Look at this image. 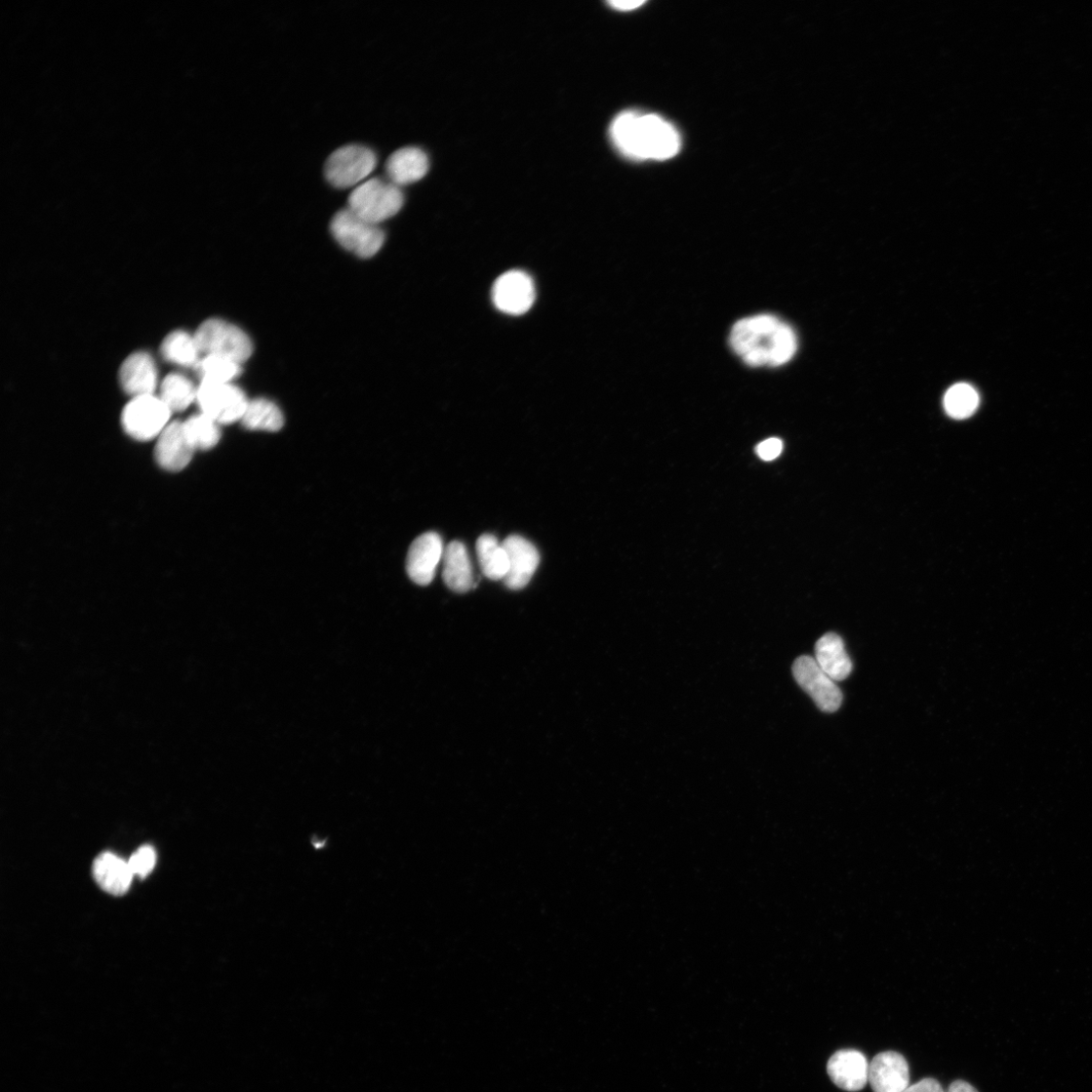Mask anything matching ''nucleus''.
I'll return each instance as SVG.
<instances>
[{
  "mask_svg": "<svg viewBox=\"0 0 1092 1092\" xmlns=\"http://www.w3.org/2000/svg\"><path fill=\"white\" fill-rule=\"evenodd\" d=\"M161 354L169 362L184 368H195L201 355L194 335L181 330L166 337L161 344Z\"/></svg>",
  "mask_w": 1092,
  "mask_h": 1092,
  "instance_id": "4be33fe9",
  "label": "nucleus"
},
{
  "mask_svg": "<svg viewBox=\"0 0 1092 1092\" xmlns=\"http://www.w3.org/2000/svg\"><path fill=\"white\" fill-rule=\"evenodd\" d=\"M443 581L454 592L467 593L475 587L473 565L466 546L453 542L443 553Z\"/></svg>",
  "mask_w": 1092,
  "mask_h": 1092,
  "instance_id": "a211bd4d",
  "label": "nucleus"
},
{
  "mask_svg": "<svg viewBox=\"0 0 1092 1092\" xmlns=\"http://www.w3.org/2000/svg\"><path fill=\"white\" fill-rule=\"evenodd\" d=\"M156 859L154 847L146 844L137 849L128 863L134 876L144 879L153 871Z\"/></svg>",
  "mask_w": 1092,
  "mask_h": 1092,
  "instance_id": "cd10ccee",
  "label": "nucleus"
},
{
  "mask_svg": "<svg viewBox=\"0 0 1092 1092\" xmlns=\"http://www.w3.org/2000/svg\"><path fill=\"white\" fill-rule=\"evenodd\" d=\"M904 1092H945V1090L936 1079L925 1078L910 1085Z\"/></svg>",
  "mask_w": 1092,
  "mask_h": 1092,
  "instance_id": "c756f323",
  "label": "nucleus"
},
{
  "mask_svg": "<svg viewBox=\"0 0 1092 1092\" xmlns=\"http://www.w3.org/2000/svg\"><path fill=\"white\" fill-rule=\"evenodd\" d=\"M815 659L834 681H842L853 671L844 643L836 633H827L819 639Z\"/></svg>",
  "mask_w": 1092,
  "mask_h": 1092,
  "instance_id": "aec40b11",
  "label": "nucleus"
},
{
  "mask_svg": "<svg viewBox=\"0 0 1092 1092\" xmlns=\"http://www.w3.org/2000/svg\"><path fill=\"white\" fill-rule=\"evenodd\" d=\"M172 411L159 397L147 395L132 398L127 403L121 424L127 434L139 441L159 437L170 424Z\"/></svg>",
  "mask_w": 1092,
  "mask_h": 1092,
  "instance_id": "6e6552de",
  "label": "nucleus"
},
{
  "mask_svg": "<svg viewBox=\"0 0 1092 1092\" xmlns=\"http://www.w3.org/2000/svg\"><path fill=\"white\" fill-rule=\"evenodd\" d=\"M194 338L202 355L223 356L241 364L253 355L254 345L250 336L221 319H210L202 323L194 333Z\"/></svg>",
  "mask_w": 1092,
  "mask_h": 1092,
  "instance_id": "20e7f679",
  "label": "nucleus"
},
{
  "mask_svg": "<svg viewBox=\"0 0 1092 1092\" xmlns=\"http://www.w3.org/2000/svg\"><path fill=\"white\" fill-rule=\"evenodd\" d=\"M377 154L369 147L352 144L334 151L327 161L326 177L336 188L358 186L373 174Z\"/></svg>",
  "mask_w": 1092,
  "mask_h": 1092,
  "instance_id": "39448f33",
  "label": "nucleus"
},
{
  "mask_svg": "<svg viewBox=\"0 0 1092 1092\" xmlns=\"http://www.w3.org/2000/svg\"><path fill=\"white\" fill-rule=\"evenodd\" d=\"M828 1073L832 1081L845 1091L862 1090L869 1082V1064L861 1052L840 1050L828 1063Z\"/></svg>",
  "mask_w": 1092,
  "mask_h": 1092,
  "instance_id": "2eb2a0df",
  "label": "nucleus"
},
{
  "mask_svg": "<svg viewBox=\"0 0 1092 1092\" xmlns=\"http://www.w3.org/2000/svg\"><path fill=\"white\" fill-rule=\"evenodd\" d=\"M194 450L186 436L183 423L175 421L159 435L155 459L157 464L170 472H180L190 463Z\"/></svg>",
  "mask_w": 1092,
  "mask_h": 1092,
  "instance_id": "4468645a",
  "label": "nucleus"
},
{
  "mask_svg": "<svg viewBox=\"0 0 1092 1092\" xmlns=\"http://www.w3.org/2000/svg\"><path fill=\"white\" fill-rule=\"evenodd\" d=\"M93 873L106 893L120 897L128 893L134 874L129 863L112 853L101 854L94 862Z\"/></svg>",
  "mask_w": 1092,
  "mask_h": 1092,
  "instance_id": "6ab92c4d",
  "label": "nucleus"
},
{
  "mask_svg": "<svg viewBox=\"0 0 1092 1092\" xmlns=\"http://www.w3.org/2000/svg\"><path fill=\"white\" fill-rule=\"evenodd\" d=\"M118 381L121 389L132 398L153 395L158 372L152 356L144 351L131 354L121 364Z\"/></svg>",
  "mask_w": 1092,
  "mask_h": 1092,
  "instance_id": "dca6fc26",
  "label": "nucleus"
},
{
  "mask_svg": "<svg viewBox=\"0 0 1092 1092\" xmlns=\"http://www.w3.org/2000/svg\"><path fill=\"white\" fill-rule=\"evenodd\" d=\"M183 427L194 451H210L221 439L219 424L202 413L188 418Z\"/></svg>",
  "mask_w": 1092,
  "mask_h": 1092,
  "instance_id": "bb28decb",
  "label": "nucleus"
},
{
  "mask_svg": "<svg viewBox=\"0 0 1092 1092\" xmlns=\"http://www.w3.org/2000/svg\"><path fill=\"white\" fill-rule=\"evenodd\" d=\"M241 422L249 430L276 432L285 424V418L274 402L256 399L250 400Z\"/></svg>",
  "mask_w": 1092,
  "mask_h": 1092,
  "instance_id": "5701e85b",
  "label": "nucleus"
},
{
  "mask_svg": "<svg viewBox=\"0 0 1092 1092\" xmlns=\"http://www.w3.org/2000/svg\"><path fill=\"white\" fill-rule=\"evenodd\" d=\"M403 200L398 185L374 178L354 188L349 195L347 209L362 220L380 226L400 211Z\"/></svg>",
  "mask_w": 1092,
  "mask_h": 1092,
  "instance_id": "7ed1b4c3",
  "label": "nucleus"
},
{
  "mask_svg": "<svg viewBox=\"0 0 1092 1092\" xmlns=\"http://www.w3.org/2000/svg\"><path fill=\"white\" fill-rule=\"evenodd\" d=\"M428 171V156L417 147L397 150L389 157L386 164L389 181L399 187L421 181Z\"/></svg>",
  "mask_w": 1092,
  "mask_h": 1092,
  "instance_id": "f3484780",
  "label": "nucleus"
},
{
  "mask_svg": "<svg viewBox=\"0 0 1092 1092\" xmlns=\"http://www.w3.org/2000/svg\"><path fill=\"white\" fill-rule=\"evenodd\" d=\"M783 442L778 438H768L757 447V455L765 462L776 460L782 453Z\"/></svg>",
  "mask_w": 1092,
  "mask_h": 1092,
  "instance_id": "c85d7f7f",
  "label": "nucleus"
},
{
  "mask_svg": "<svg viewBox=\"0 0 1092 1092\" xmlns=\"http://www.w3.org/2000/svg\"><path fill=\"white\" fill-rule=\"evenodd\" d=\"M443 553V543L438 534L427 533L420 536L412 544L407 556L406 568L410 579L420 586L429 585L435 577Z\"/></svg>",
  "mask_w": 1092,
  "mask_h": 1092,
  "instance_id": "f8f14e48",
  "label": "nucleus"
},
{
  "mask_svg": "<svg viewBox=\"0 0 1092 1092\" xmlns=\"http://www.w3.org/2000/svg\"><path fill=\"white\" fill-rule=\"evenodd\" d=\"M330 229L344 250L361 258L375 256L382 250L386 239L380 226L362 220L348 209L334 216Z\"/></svg>",
  "mask_w": 1092,
  "mask_h": 1092,
  "instance_id": "423d86ee",
  "label": "nucleus"
},
{
  "mask_svg": "<svg viewBox=\"0 0 1092 1092\" xmlns=\"http://www.w3.org/2000/svg\"><path fill=\"white\" fill-rule=\"evenodd\" d=\"M731 345L754 368L779 367L792 359L797 350L793 329L772 315H759L735 324Z\"/></svg>",
  "mask_w": 1092,
  "mask_h": 1092,
  "instance_id": "f257e3e1",
  "label": "nucleus"
},
{
  "mask_svg": "<svg viewBox=\"0 0 1092 1092\" xmlns=\"http://www.w3.org/2000/svg\"><path fill=\"white\" fill-rule=\"evenodd\" d=\"M194 370L200 382L226 384L241 374V363L223 356L204 355Z\"/></svg>",
  "mask_w": 1092,
  "mask_h": 1092,
  "instance_id": "a878e982",
  "label": "nucleus"
},
{
  "mask_svg": "<svg viewBox=\"0 0 1092 1092\" xmlns=\"http://www.w3.org/2000/svg\"><path fill=\"white\" fill-rule=\"evenodd\" d=\"M196 402L200 413L219 425H229L242 420L250 400L245 392L232 383L200 382Z\"/></svg>",
  "mask_w": 1092,
  "mask_h": 1092,
  "instance_id": "0eeeda50",
  "label": "nucleus"
},
{
  "mask_svg": "<svg viewBox=\"0 0 1092 1092\" xmlns=\"http://www.w3.org/2000/svg\"><path fill=\"white\" fill-rule=\"evenodd\" d=\"M869 1083L874 1092H904L910 1086L908 1061L898 1052H883L869 1064Z\"/></svg>",
  "mask_w": 1092,
  "mask_h": 1092,
  "instance_id": "ddd939ff",
  "label": "nucleus"
},
{
  "mask_svg": "<svg viewBox=\"0 0 1092 1092\" xmlns=\"http://www.w3.org/2000/svg\"><path fill=\"white\" fill-rule=\"evenodd\" d=\"M793 675L802 690L824 712H835L841 704L839 688L815 658L802 656L793 665Z\"/></svg>",
  "mask_w": 1092,
  "mask_h": 1092,
  "instance_id": "1a4fd4ad",
  "label": "nucleus"
},
{
  "mask_svg": "<svg viewBox=\"0 0 1092 1092\" xmlns=\"http://www.w3.org/2000/svg\"><path fill=\"white\" fill-rule=\"evenodd\" d=\"M197 388L182 374H171L161 384L160 399L173 412L187 409L196 400Z\"/></svg>",
  "mask_w": 1092,
  "mask_h": 1092,
  "instance_id": "b1692460",
  "label": "nucleus"
},
{
  "mask_svg": "<svg viewBox=\"0 0 1092 1092\" xmlns=\"http://www.w3.org/2000/svg\"><path fill=\"white\" fill-rule=\"evenodd\" d=\"M611 137L617 149L636 160H666L680 150L677 130L663 117L652 113L624 111L613 121Z\"/></svg>",
  "mask_w": 1092,
  "mask_h": 1092,
  "instance_id": "f03ea898",
  "label": "nucleus"
},
{
  "mask_svg": "<svg viewBox=\"0 0 1092 1092\" xmlns=\"http://www.w3.org/2000/svg\"><path fill=\"white\" fill-rule=\"evenodd\" d=\"M476 554L482 574L490 580H504L509 559L502 544L492 535H482L476 542Z\"/></svg>",
  "mask_w": 1092,
  "mask_h": 1092,
  "instance_id": "412c9836",
  "label": "nucleus"
},
{
  "mask_svg": "<svg viewBox=\"0 0 1092 1092\" xmlns=\"http://www.w3.org/2000/svg\"><path fill=\"white\" fill-rule=\"evenodd\" d=\"M644 4H645L644 2H621V0H620V2H619V0H618V2H611L610 6H612L616 10L625 12V11L635 10V9L641 7Z\"/></svg>",
  "mask_w": 1092,
  "mask_h": 1092,
  "instance_id": "2f4dec72",
  "label": "nucleus"
},
{
  "mask_svg": "<svg viewBox=\"0 0 1092 1092\" xmlns=\"http://www.w3.org/2000/svg\"><path fill=\"white\" fill-rule=\"evenodd\" d=\"M945 1092H979L973 1085L963 1080L953 1082Z\"/></svg>",
  "mask_w": 1092,
  "mask_h": 1092,
  "instance_id": "7c9ffc66",
  "label": "nucleus"
},
{
  "mask_svg": "<svg viewBox=\"0 0 1092 1092\" xmlns=\"http://www.w3.org/2000/svg\"><path fill=\"white\" fill-rule=\"evenodd\" d=\"M502 546L509 559V570L503 581L510 590H522L530 584L539 568L540 552L530 541L519 536L507 538Z\"/></svg>",
  "mask_w": 1092,
  "mask_h": 1092,
  "instance_id": "9b49d317",
  "label": "nucleus"
},
{
  "mask_svg": "<svg viewBox=\"0 0 1092 1092\" xmlns=\"http://www.w3.org/2000/svg\"><path fill=\"white\" fill-rule=\"evenodd\" d=\"M493 302L504 314L520 316L528 313L536 302V286L532 276L521 270L502 274L493 288Z\"/></svg>",
  "mask_w": 1092,
  "mask_h": 1092,
  "instance_id": "9d476101",
  "label": "nucleus"
},
{
  "mask_svg": "<svg viewBox=\"0 0 1092 1092\" xmlns=\"http://www.w3.org/2000/svg\"><path fill=\"white\" fill-rule=\"evenodd\" d=\"M980 406V395L968 384H956L944 397V408L953 419L962 420L973 416Z\"/></svg>",
  "mask_w": 1092,
  "mask_h": 1092,
  "instance_id": "393cba45",
  "label": "nucleus"
}]
</instances>
